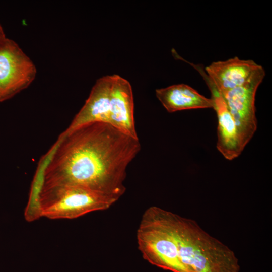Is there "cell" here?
Segmentation results:
<instances>
[{"label": "cell", "instance_id": "3957f363", "mask_svg": "<svg viewBox=\"0 0 272 272\" xmlns=\"http://www.w3.org/2000/svg\"><path fill=\"white\" fill-rule=\"evenodd\" d=\"M34 188L26 212V217L29 220L39 217L72 219L92 212L107 210L118 200L77 186Z\"/></svg>", "mask_w": 272, "mask_h": 272}, {"label": "cell", "instance_id": "ba28073f", "mask_svg": "<svg viewBox=\"0 0 272 272\" xmlns=\"http://www.w3.org/2000/svg\"><path fill=\"white\" fill-rule=\"evenodd\" d=\"M261 66L251 59L235 56L226 60L212 62L205 72L220 92L245 83Z\"/></svg>", "mask_w": 272, "mask_h": 272}, {"label": "cell", "instance_id": "30bf717a", "mask_svg": "<svg viewBox=\"0 0 272 272\" xmlns=\"http://www.w3.org/2000/svg\"><path fill=\"white\" fill-rule=\"evenodd\" d=\"M156 95L170 113L188 109L213 108L211 98H206L184 84L156 89Z\"/></svg>", "mask_w": 272, "mask_h": 272}, {"label": "cell", "instance_id": "277c9868", "mask_svg": "<svg viewBox=\"0 0 272 272\" xmlns=\"http://www.w3.org/2000/svg\"><path fill=\"white\" fill-rule=\"evenodd\" d=\"M265 76V70L261 65L243 84L221 92L235 121L244 149L257 129L255 96Z\"/></svg>", "mask_w": 272, "mask_h": 272}, {"label": "cell", "instance_id": "52a82bcc", "mask_svg": "<svg viewBox=\"0 0 272 272\" xmlns=\"http://www.w3.org/2000/svg\"><path fill=\"white\" fill-rule=\"evenodd\" d=\"M112 82V75L104 76L96 81L84 105L64 132L91 122L110 123Z\"/></svg>", "mask_w": 272, "mask_h": 272}, {"label": "cell", "instance_id": "5b68a950", "mask_svg": "<svg viewBox=\"0 0 272 272\" xmlns=\"http://www.w3.org/2000/svg\"><path fill=\"white\" fill-rule=\"evenodd\" d=\"M36 73L35 64L18 44L6 38L0 44V102L26 89Z\"/></svg>", "mask_w": 272, "mask_h": 272}, {"label": "cell", "instance_id": "7a4b0ae2", "mask_svg": "<svg viewBox=\"0 0 272 272\" xmlns=\"http://www.w3.org/2000/svg\"><path fill=\"white\" fill-rule=\"evenodd\" d=\"M147 210L171 235L174 251L189 272H239L234 252L194 220L156 206Z\"/></svg>", "mask_w": 272, "mask_h": 272}, {"label": "cell", "instance_id": "8992f818", "mask_svg": "<svg viewBox=\"0 0 272 272\" xmlns=\"http://www.w3.org/2000/svg\"><path fill=\"white\" fill-rule=\"evenodd\" d=\"M201 75L211 93L213 109L217 119V143L218 151L228 160L238 157L243 151L235 121L219 90L200 66L191 64Z\"/></svg>", "mask_w": 272, "mask_h": 272}, {"label": "cell", "instance_id": "8fae6325", "mask_svg": "<svg viewBox=\"0 0 272 272\" xmlns=\"http://www.w3.org/2000/svg\"><path fill=\"white\" fill-rule=\"evenodd\" d=\"M6 38L3 29L0 24V44Z\"/></svg>", "mask_w": 272, "mask_h": 272}, {"label": "cell", "instance_id": "9c48e42d", "mask_svg": "<svg viewBox=\"0 0 272 272\" xmlns=\"http://www.w3.org/2000/svg\"><path fill=\"white\" fill-rule=\"evenodd\" d=\"M110 124L135 138H138L134 119V103L129 82L118 75H113Z\"/></svg>", "mask_w": 272, "mask_h": 272}, {"label": "cell", "instance_id": "6da1fadb", "mask_svg": "<svg viewBox=\"0 0 272 272\" xmlns=\"http://www.w3.org/2000/svg\"><path fill=\"white\" fill-rule=\"evenodd\" d=\"M141 148L138 138L108 123L82 125L59 136L34 186H77L118 200L126 169Z\"/></svg>", "mask_w": 272, "mask_h": 272}]
</instances>
